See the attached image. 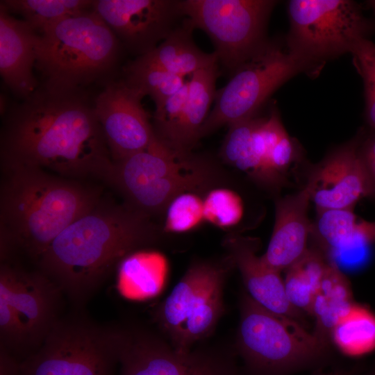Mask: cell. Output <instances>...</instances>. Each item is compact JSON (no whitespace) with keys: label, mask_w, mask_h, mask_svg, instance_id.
<instances>
[{"label":"cell","mask_w":375,"mask_h":375,"mask_svg":"<svg viewBox=\"0 0 375 375\" xmlns=\"http://www.w3.org/2000/svg\"><path fill=\"white\" fill-rule=\"evenodd\" d=\"M7 10L22 17L38 34L49 26L93 8V0H3Z\"/></svg>","instance_id":"27"},{"label":"cell","mask_w":375,"mask_h":375,"mask_svg":"<svg viewBox=\"0 0 375 375\" xmlns=\"http://www.w3.org/2000/svg\"><path fill=\"white\" fill-rule=\"evenodd\" d=\"M319 69L293 53L285 44L269 41L216 91L215 106L199 131V140L223 126L258 115L270 96L286 81L301 73Z\"/></svg>","instance_id":"10"},{"label":"cell","mask_w":375,"mask_h":375,"mask_svg":"<svg viewBox=\"0 0 375 375\" xmlns=\"http://www.w3.org/2000/svg\"><path fill=\"white\" fill-rule=\"evenodd\" d=\"M203 195L197 192H186L176 197L164 212L166 215L163 231L187 232L203 222Z\"/></svg>","instance_id":"31"},{"label":"cell","mask_w":375,"mask_h":375,"mask_svg":"<svg viewBox=\"0 0 375 375\" xmlns=\"http://www.w3.org/2000/svg\"><path fill=\"white\" fill-rule=\"evenodd\" d=\"M350 53L364 83L365 120L369 130L375 131V44L368 38L358 42Z\"/></svg>","instance_id":"32"},{"label":"cell","mask_w":375,"mask_h":375,"mask_svg":"<svg viewBox=\"0 0 375 375\" xmlns=\"http://www.w3.org/2000/svg\"><path fill=\"white\" fill-rule=\"evenodd\" d=\"M362 375H375V363L369 368L365 369Z\"/></svg>","instance_id":"37"},{"label":"cell","mask_w":375,"mask_h":375,"mask_svg":"<svg viewBox=\"0 0 375 375\" xmlns=\"http://www.w3.org/2000/svg\"><path fill=\"white\" fill-rule=\"evenodd\" d=\"M310 240L331 260L360 254L375 244V221L362 219L351 209L317 212Z\"/></svg>","instance_id":"21"},{"label":"cell","mask_w":375,"mask_h":375,"mask_svg":"<svg viewBox=\"0 0 375 375\" xmlns=\"http://www.w3.org/2000/svg\"><path fill=\"white\" fill-rule=\"evenodd\" d=\"M245 204L238 193L222 186L203 195L204 220L221 228H231L244 219Z\"/></svg>","instance_id":"30"},{"label":"cell","mask_w":375,"mask_h":375,"mask_svg":"<svg viewBox=\"0 0 375 375\" xmlns=\"http://www.w3.org/2000/svg\"><path fill=\"white\" fill-rule=\"evenodd\" d=\"M80 312L62 316L41 346L17 362L16 375H114L117 324H97Z\"/></svg>","instance_id":"9"},{"label":"cell","mask_w":375,"mask_h":375,"mask_svg":"<svg viewBox=\"0 0 375 375\" xmlns=\"http://www.w3.org/2000/svg\"><path fill=\"white\" fill-rule=\"evenodd\" d=\"M64 294L42 271L29 272L1 260V350L25 359L34 353L62 317Z\"/></svg>","instance_id":"8"},{"label":"cell","mask_w":375,"mask_h":375,"mask_svg":"<svg viewBox=\"0 0 375 375\" xmlns=\"http://www.w3.org/2000/svg\"><path fill=\"white\" fill-rule=\"evenodd\" d=\"M287 11L288 48L319 69L326 60L350 53L373 27L351 0H290Z\"/></svg>","instance_id":"12"},{"label":"cell","mask_w":375,"mask_h":375,"mask_svg":"<svg viewBox=\"0 0 375 375\" xmlns=\"http://www.w3.org/2000/svg\"><path fill=\"white\" fill-rule=\"evenodd\" d=\"M188 93V81L164 103L156 108L153 131L156 136L173 149Z\"/></svg>","instance_id":"33"},{"label":"cell","mask_w":375,"mask_h":375,"mask_svg":"<svg viewBox=\"0 0 375 375\" xmlns=\"http://www.w3.org/2000/svg\"><path fill=\"white\" fill-rule=\"evenodd\" d=\"M162 266L157 255L135 252L119 264V277L123 285L137 288L140 295L157 293L161 285Z\"/></svg>","instance_id":"29"},{"label":"cell","mask_w":375,"mask_h":375,"mask_svg":"<svg viewBox=\"0 0 375 375\" xmlns=\"http://www.w3.org/2000/svg\"><path fill=\"white\" fill-rule=\"evenodd\" d=\"M3 162L69 178L106 181L112 160L86 90L56 92L41 85L8 110Z\"/></svg>","instance_id":"1"},{"label":"cell","mask_w":375,"mask_h":375,"mask_svg":"<svg viewBox=\"0 0 375 375\" xmlns=\"http://www.w3.org/2000/svg\"><path fill=\"white\" fill-rule=\"evenodd\" d=\"M367 3L369 5V6L372 8V10L375 13V0L367 1Z\"/></svg>","instance_id":"38"},{"label":"cell","mask_w":375,"mask_h":375,"mask_svg":"<svg viewBox=\"0 0 375 375\" xmlns=\"http://www.w3.org/2000/svg\"><path fill=\"white\" fill-rule=\"evenodd\" d=\"M354 302L349 279L338 265L331 260L312 305L310 316L315 322L313 333L331 344L333 328Z\"/></svg>","instance_id":"24"},{"label":"cell","mask_w":375,"mask_h":375,"mask_svg":"<svg viewBox=\"0 0 375 375\" xmlns=\"http://www.w3.org/2000/svg\"><path fill=\"white\" fill-rule=\"evenodd\" d=\"M278 1L183 0L184 17L214 44L218 61L231 75L267 41L266 28Z\"/></svg>","instance_id":"13"},{"label":"cell","mask_w":375,"mask_h":375,"mask_svg":"<svg viewBox=\"0 0 375 375\" xmlns=\"http://www.w3.org/2000/svg\"><path fill=\"white\" fill-rule=\"evenodd\" d=\"M233 267L228 255L193 262L160 304L158 322L176 349L189 351L214 331L224 312V285Z\"/></svg>","instance_id":"11"},{"label":"cell","mask_w":375,"mask_h":375,"mask_svg":"<svg viewBox=\"0 0 375 375\" xmlns=\"http://www.w3.org/2000/svg\"><path fill=\"white\" fill-rule=\"evenodd\" d=\"M122 47L93 8L65 19L39 34L35 68L42 76L40 85L52 92H69L109 82Z\"/></svg>","instance_id":"5"},{"label":"cell","mask_w":375,"mask_h":375,"mask_svg":"<svg viewBox=\"0 0 375 375\" xmlns=\"http://www.w3.org/2000/svg\"><path fill=\"white\" fill-rule=\"evenodd\" d=\"M1 260L17 249L40 260L53 240L101 200L98 190L47 171L3 162Z\"/></svg>","instance_id":"3"},{"label":"cell","mask_w":375,"mask_h":375,"mask_svg":"<svg viewBox=\"0 0 375 375\" xmlns=\"http://www.w3.org/2000/svg\"><path fill=\"white\" fill-rule=\"evenodd\" d=\"M39 34L0 3V72L12 93L24 99L39 87L33 74Z\"/></svg>","instance_id":"20"},{"label":"cell","mask_w":375,"mask_h":375,"mask_svg":"<svg viewBox=\"0 0 375 375\" xmlns=\"http://www.w3.org/2000/svg\"><path fill=\"white\" fill-rule=\"evenodd\" d=\"M260 244L258 238L238 233H229L222 242L241 274L247 294L265 308L305 325V314L294 308L287 298L281 272L258 256Z\"/></svg>","instance_id":"18"},{"label":"cell","mask_w":375,"mask_h":375,"mask_svg":"<svg viewBox=\"0 0 375 375\" xmlns=\"http://www.w3.org/2000/svg\"><path fill=\"white\" fill-rule=\"evenodd\" d=\"M105 181L123 195L127 204L150 217L164 212L183 192L205 194L226 179L214 160L176 151L156 137L145 149L113 162Z\"/></svg>","instance_id":"4"},{"label":"cell","mask_w":375,"mask_h":375,"mask_svg":"<svg viewBox=\"0 0 375 375\" xmlns=\"http://www.w3.org/2000/svg\"><path fill=\"white\" fill-rule=\"evenodd\" d=\"M194 29L185 18L154 49L131 62L182 77L218 64V57L215 51L206 53L197 47L192 39Z\"/></svg>","instance_id":"22"},{"label":"cell","mask_w":375,"mask_h":375,"mask_svg":"<svg viewBox=\"0 0 375 375\" xmlns=\"http://www.w3.org/2000/svg\"><path fill=\"white\" fill-rule=\"evenodd\" d=\"M357 137L359 153L375 188V131L362 130Z\"/></svg>","instance_id":"34"},{"label":"cell","mask_w":375,"mask_h":375,"mask_svg":"<svg viewBox=\"0 0 375 375\" xmlns=\"http://www.w3.org/2000/svg\"><path fill=\"white\" fill-rule=\"evenodd\" d=\"M124 80L144 97L149 95L156 108L162 106L186 83L184 77L156 68L130 62L124 69Z\"/></svg>","instance_id":"28"},{"label":"cell","mask_w":375,"mask_h":375,"mask_svg":"<svg viewBox=\"0 0 375 375\" xmlns=\"http://www.w3.org/2000/svg\"><path fill=\"white\" fill-rule=\"evenodd\" d=\"M181 1L93 0L94 11L114 33L122 47L138 57L154 49L184 17Z\"/></svg>","instance_id":"15"},{"label":"cell","mask_w":375,"mask_h":375,"mask_svg":"<svg viewBox=\"0 0 375 375\" xmlns=\"http://www.w3.org/2000/svg\"><path fill=\"white\" fill-rule=\"evenodd\" d=\"M310 188L308 183L274 198L275 219L272 233L262 259L281 272L308 250L312 221L308 217Z\"/></svg>","instance_id":"19"},{"label":"cell","mask_w":375,"mask_h":375,"mask_svg":"<svg viewBox=\"0 0 375 375\" xmlns=\"http://www.w3.org/2000/svg\"><path fill=\"white\" fill-rule=\"evenodd\" d=\"M331 259L311 244L306 252L285 270V294L290 304L311 315L312 305L326 267Z\"/></svg>","instance_id":"25"},{"label":"cell","mask_w":375,"mask_h":375,"mask_svg":"<svg viewBox=\"0 0 375 375\" xmlns=\"http://www.w3.org/2000/svg\"><path fill=\"white\" fill-rule=\"evenodd\" d=\"M218 65L197 71L188 81V93L173 149L190 152L199 140V131L215 100Z\"/></svg>","instance_id":"23"},{"label":"cell","mask_w":375,"mask_h":375,"mask_svg":"<svg viewBox=\"0 0 375 375\" xmlns=\"http://www.w3.org/2000/svg\"><path fill=\"white\" fill-rule=\"evenodd\" d=\"M149 217L127 203L101 199L53 240L38 261L40 271L81 310L115 266L158 240Z\"/></svg>","instance_id":"2"},{"label":"cell","mask_w":375,"mask_h":375,"mask_svg":"<svg viewBox=\"0 0 375 375\" xmlns=\"http://www.w3.org/2000/svg\"><path fill=\"white\" fill-rule=\"evenodd\" d=\"M316 211L353 210L364 198H374L375 188L358 151L355 138L311 164L306 183Z\"/></svg>","instance_id":"17"},{"label":"cell","mask_w":375,"mask_h":375,"mask_svg":"<svg viewBox=\"0 0 375 375\" xmlns=\"http://www.w3.org/2000/svg\"><path fill=\"white\" fill-rule=\"evenodd\" d=\"M228 127L219 152L224 163L274 199L285 189L305 185L311 163L300 143L287 132L276 106L267 116Z\"/></svg>","instance_id":"6"},{"label":"cell","mask_w":375,"mask_h":375,"mask_svg":"<svg viewBox=\"0 0 375 375\" xmlns=\"http://www.w3.org/2000/svg\"><path fill=\"white\" fill-rule=\"evenodd\" d=\"M238 347L249 375H291L322 367L331 344L305 325L272 312L244 293L240 302Z\"/></svg>","instance_id":"7"},{"label":"cell","mask_w":375,"mask_h":375,"mask_svg":"<svg viewBox=\"0 0 375 375\" xmlns=\"http://www.w3.org/2000/svg\"><path fill=\"white\" fill-rule=\"evenodd\" d=\"M365 369L362 364L351 367L338 368L329 372H317L313 375H362Z\"/></svg>","instance_id":"36"},{"label":"cell","mask_w":375,"mask_h":375,"mask_svg":"<svg viewBox=\"0 0 375 375\" xmlns=\"http://www.w3.org/2000/svg\"><path fill=\"white\" fill-rule=\"evenodd\" d=\"M17 362L4 351H1L0 375H16Z\"/></svg>","instance_id":"35"},{"label":"cell","mask_w":375,"mask_h":375,"mask_svg":"<svg viewBox=\"0 0 375 375\" xmlns=\"http://www.w3.org/2000/svg\"><path fill=\"white\" fill-rule=\"evenodd\" d=\"M143 97L123 78L108 82L94 100L112 162L145 149L156 138L141 103Z\"/></svg>","instance_id":"16"},{"label":"cell","mask_w":375,"mask_h":375,"mask_svg":"<svg viewBox=\"0 0 375 375\" xmlns=\"http://www.w3.org/2000/svg\"><path fill=\"white\" fill-rule=\"evenodd\" d=\"M330 342L349 357L370 353L375 349V314L355 301L333 328Z\"/></svg>","instance_id":"26"},{"label":"cell","mask_w":375,"mask_h":375,"mask_svg":"<svg viewBox=\"0 0 375 375\" xmlns=\"http://www.w3.org/2000/svg\"><path fill=\"white\" fill-rule=\"evenodd\" d=\"M119 375H242L230 358L206 349H176L136 324H117Z\"/></svg>","instance_id":"14"}]
</instances>
